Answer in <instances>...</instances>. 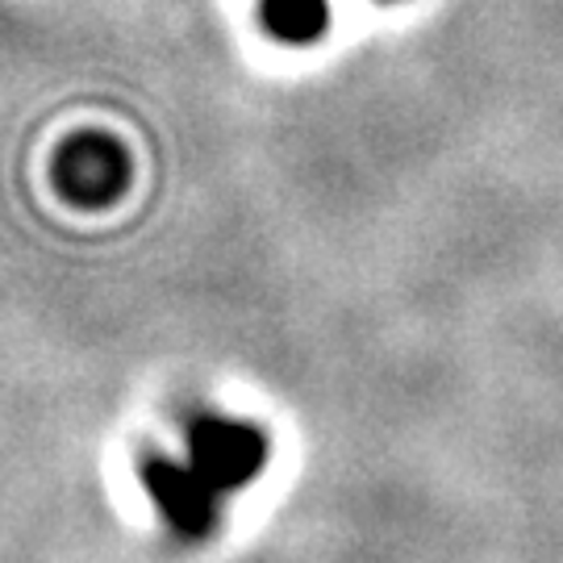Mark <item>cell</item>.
<instances>
[{"label":"cell","mask_w":563,"mask_h":563,"mask_svg":"<svg viewBox=\"0 0 563 563\" xmlns=\"http://www.w3.org/2000/svg\"><path fill=\"white\" fill-rule=\"evenodd\" d=\"M188 463L218 493H234L260 476L267 463V439L260 426L234 422L222 413H201L188 426Z\"/></svg>","instance_id":"cell-1"},{"label":"cell","mask_w":563,"mask_h":563,"mask_svg":"<svg viewBox=\"0 0 563 563\" xmlns=\"http://www.w3.org/2000/svg\"><path fill=\"white\" fill-rule=\"evenodd\" d=\"M260 18H263V30L276 42L305 46V42L325 34L330 4L325 0H260Z\"/></svg>","instance_id":"cell-4"},{"label":"cell","mask_w":563,"mask_h":563,"mask_svg":"<svg viewBox=\"0 0 563 563\" xmlns=\"http://www.w3.org/2000/svg\"><path fill=\"white\" fill-rule=\"evenodd\" d=\"M55 184L71 205L101 209L113 205L130 184V159L113 139L104 134H80L59 151L55 159Z\"/></svg>","instance_id":"cell-3"},{"label":"cell","mask_w":563,"mask_h":563,"mask_svg":"<svg viewBox=\"0 0 563 563\" xmlns=\"http://www.w3.org/2000/svg\"><path fill=\"white\" fill-rule=\"evenodd\" d=\"M142 484L151 501L159 505L163 522L184 539H205L218 526V488L205 481L192 463L167 460V455H146L142 460Z\"/></svg>","instance_id":"cell-2"}]
</instances>
